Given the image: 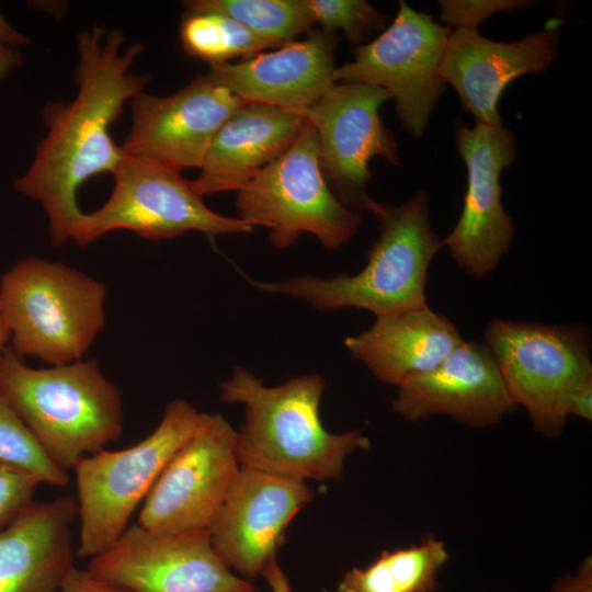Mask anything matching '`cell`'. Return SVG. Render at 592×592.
<instances>
[{
    "label": "cell",
    "instance_id": "6da1fadb",
    "mask_svg": "<svg viewBox=\"0 0 592 592\" xmlns=\"http://www.w3.org/2000/svg\"><path fill=\"white\" fill-rule=\"evenodd\" d=\"M124 43L119 29L94 24L78 33L77 94L67 103L45 104L42 119L46 135L27 170L14 181V191L43 206L55 247L70 239L82 213L77 203L79 187L94 175L114 172L123 150L110 128L127 101L145 91L151 80L149 73L130 69L144 45L135 42L123 48Z\"/></svg>",
    "mask_w": 592,
    "mask_h": 592
},
{
    "label": "cell",
    "instance_id": "7a4b0ae2",
    "mask_svg": "<svg viewBox=\"0 0 592 592\" xmlns=\"http://www.w3.org/2000/svg\"><path fill=\"white\" fill-rule=\"evenodd\" d=\"M325 380L316 374L293 377L266 387L243 367L220 383L226 402L246 407L237 432V456L241 467L305 481L341 477L349 455L369 447L361 430L330 433L322 424L319 406Z\"/></svg>",
    "mask_w": 592,
    "mask_h": 592
},
{
    "label": "cell",
    "instance_id": "3957f363",
    "mask_svg": "<svg viewBox=\"0 0 592 592\" xmlns=\"http://www.w3.org/2000/svg\"><path fill=\"white\" fill-rule=\"evenodd\" d=\"M371 212L379 236L357 274L249 283L264 292L301 298L319 311L354 307L383 317L428 306V272L442 240L432 230L425 193L418 192L400 205L375 201Z\"/></svg>",
    "mask_w": 592,
    "mask_h": 592
},
{
    "label": "cell",
    "instance_id": "277c9868",
    "mask_svg": "<svg viewBox=\"0 0 592 592\" xmlns=\"http://www.w3.org/2000/svg\"><path fill=\"white\" fill-rule=\"evenodd\" d=\"M0 395L64 471L122 433L119 391L94 360L32 368L7 348L0 358Z\"/></svg>",
    "mask_w": 592,
    "mask_h": 592
},
{
    "label": "cell",
    "instance_id": "5b68a950",
    "mask_svg": "<svg viewBox=\"0 0 592 592\" xmlns=\"http://www.w3.org/2000/svg\"><path fill=\"white\" fill-rule=\"evenodd\" d=\"M105 285L62 262L19 260L0 281V304L20 356L49 365L81 360L105 325Z\"/></svg>",
    "mask_w": 592,
    "mask_h": 592
},
{
    "label": "cell",
    "instance_id": "8992f818",
    "mask_svg": "<svg viewBox=\"0 0 592 592\" xmlns=\"http://www.w3.org/2000/svg\"><path fill=\"white\" fill-rule=\"evenodd\" d=\"M201 413L185 400H173L143 441L119 451L103 448L77 463L79 557H95L123 535L167 463L197 428Z\"/></svg>",
    "mask_w": 592,
    "mask_h": 592
},
{
    "label": "cell",
    "instance_id": "52a82bcc",
    "mask_svg": "<svg viewBox=\"0 0 592 592\" xmlns=\"http://www.w3.org/2000/svg\"><path fill=\"white\" fill-rule=\"evenodd\" d=\"M483 344L506 390L526 409L535 431L559 436L577 388L592 377L591 339L582 325L490 320Z\"/></svg>",
    "mask_w": 592,
    "mask_h": 592
},
{
    "label": "cell",
    "instance_id": "ba28073f",
    "mask_svg": "<svg viewBox=\"0 0 592 592\" xmlns=\"http://www.w3.org/2000/svg\"><path fill=\"white\" fill-rule=\"evenodd\" d=\"M236 207L238 218L270 229L277 248L308 232L334 250L361 226V215L330 190L319 163L317 135L307 119L288 149L238 191Z\"/></svg>",
    "mask_w": 592,
    "mask_h": 592
},
{
    "label": "cell",
    "instance_id": "9c48e42d",
    "mask_svg": "<svg viewBox=\"0 0 592 592\" xmlns=\"http://www.w3.org/2000/svg\"><path fill=\"white\" fill-rule=\"evenodd\" d=\"M109 200L96 210L81 213L70 239L84 247L114 230H129L148 240L200 231L207 236L250 232L238 217L208 208L181 171L147 158L125 153L114 172Z\"/></svg>",
    "mask_w": 592,
    "mask_h": 592
},
{
    "label": "cell",
    "instance_id": "30bf717a",
    "mask_svg": "<svg viewBox=\"0 0 592 592\" xmlns=\"http://www.w3.org/2000/svg\"><path fill=\"white\" fill-rule=\"evenodd\" d=\"M449 34L432 15L399 1L394 21L375 39L355 47L353 59L335 68L334 81L385 89L403 128L422 137L445 87L440 67Z\"/></svg>",
    "mask_w": 592,
    "mask_h": 592
},
{
    "label": "cell",
    "instance_id": "8fae6325",
    "mask_svg": "<svg viewBox=\"0 0 592 592\" xmlns=\"http://www.w3.org/2000/svg\"><path fill=\"white\" fill-rule=\"evenodd\" d=\"M390 99L388 91L376 86L335 82L300 113L315 128L319 163L330 190L358 214L371 212L375 203L367 193L369 161L382 157L399 164L395 136L379 114Z\"/></svg>",
    "mask_w": 592,
    "mask_h": 592
},
{
    "label": "cell",
    "instance_id": "7c38bea8",
    "mask_svg": "<svg viewBox=\"0 0 592 592\" xmlns=\"http://www.w3.org/2000/svg\"><path fill=\"white\" fill-rule=\"evenodd\" d=\"M240 467L237 432L221 414L202 412L144 500L137 524L164 534L207 530Z\"/></svg>",
    "mask_w": 592,
    "mask_h": 592
},
{
    "label": "cell",
    "instance_id": "4fadbf2b",
    "mask_svg": "<svg viewBox=\"0 0 592 592\" xmlns=\"http://www.w3.org/2000/svg\"><path fill=\"white\" fill-rule=\"evenodd\" d=\"M87 570L132 592H259L223 562L207 530L164 534L129 526Z\"/></svg>",
    "mask_w": 592,
    "mask_h": 592
},
{
    "label": "cell",
    "instance_id": "5bb4252c",
    "mask_svg": "<svg viewBox=\"0 0 592 592\" xmlns=\"http://www.w3.org/2000/svg\"><path fill=\"white\" fill-rule=\"evenodd\" d=\"M455 140L467 168V189L460 216L442 247L466 273L481 278L498 267L514 237L502 204L501 174L516 158V139L503 125L467 127L458 122Z\"/></svg>",
    "mask_w": 592,
    "mask_h": 592
},
{
    "label": "cell",
    "instance_id": "9a60e30c",
    "mask_svg": "<svg viewBox=\"0 0 592 592\" xmlns=\"http://www.w3.org/2000/svg\"><path fill=\"white\" fill-rule=\"evenodd\" d=\"M247 103L206 73L164 96L143 91L130 101L132 126L121 149L179 171L200 169L218 129Z\"/></svg>",
    "mask_w": 592,
    "mask_h": 592
},
{
    "label": "cell",
    "instance_id": "2e32d148",
    "mask_svg": "<svg viewBox=\"0 0 592 592\" xmlns=\"http://www.w3.org/2000/svg\"><path fill=\"white\" fill-rule=\"evenodd\" d=\"M312 498L304 481L240 467L207 528L214 550L246 578L262 574L289 523Z\"/></svg>",
    "mask_w": 592,
    "mask_h": 592
},
{
    "label": "cell",
    "instance_id": "e0dca14e",
    "mask_svg": "<svg viewBox=\"0 0 592 592\" xmlns=\"http://www.w3.org/2000/svg\"><path fill=\"white\" fill-rule=\"evenodd\" d=\"M559 43L555 26L508 43L483 37L477 29H456L449 34L440 73L477 123L499 126L498 102L504 89L519 77L549 68L558 58Z\"/></svg>",
    "mask_w": 592,
    "mask_h": 592
},
{
    "label": "cell",
    "instance_id": "ac0fdd59",
    "mask_svg": "<svg viewBox=\"0 0 592 592\" xmlns=\"http://www.w3.org/2000/svg\"><path fill=\"white\" fill-rule=\"evenodd\" d=\"M515 408L487 346L465 340L437 366L401 383L392 401L410 422L444 414L475 428L493 425Z\"/></svg>",
    "mask_w": 592,
    "mask_h": 592
},
{
    "label": "cell",
    "instance_id": "d6986e66",
    "mask_svg": "<svg viewBox=\"0 0 592 592\" xmlns=\"http://www.w3.org/2000/svg\"><path fill=\"white\" fill-rule=\"evenodd\" d=\"M339 37L311 29L301 41L238 62L212 65L206 76L242 100L301 113L335 84Z\"/></svg>",
    "mask_w": 592,
    "mask_h": 592
},
{
    "label": "cell",
    "instance_id": "ffe728a7",
    "mask_svg": "<svg viewBox=\"0 0 592 592\" xmlns=\"http://www.w3.org/2000/svg\"><path fill=\"white\" fill-rule=\"evenodd\" d=\"M71 496L34 501L0 531V592H58L76 569L71 525L78 517Z\"/></svg>",
    "mask_w": 592,
    "mask_h": 592
},
{
    "label": "cell",
    "instance_id": "44dd1931",
    "mask_svg": "<svg viewBox=\"0 0 592 592\" xmlns=\"http://www.w3.org/2000/svg\"><path fill=\"white\" fill-rule=\"evenodd\" d=\"M306 118L297 112L247 103L214 136L193 185L200 195L239 191L297 138Z\"/></svg>",
    "mask_w": 592,
    "mask_h": 592
},
{
    "label": "cell",
    "instance_id": "7402d4cb",
    "mask_svg": "<svg viewBox=\"0 0 592 592\" xmlns=\"http://www.w3.org/2000/svg\"><path fill=\"white\" fill-rule=\"evenodd\" d=\"M463 340L449 319L424 306L376 317L369 329L345 338L344 345L378 380L398 387L437 366Z\"/></svg>",
    "mask_w": 592,
    "mask_h": 592
},
{
    "label": "cell",
    "instance_id": "603a6c76",
    "mask_svg": "<svg viewBox=\"0 0 592 592\" xmlns=\"http://www.w3.org/2000/svg\"><path fill=\"white\" fill-rule=\"evenodd\" d=\"M448 560L446 545L434 536L406 548L383 550L365 568H352L339 592H434L439 573Z\"/></svg>",
    "mask_w": 592,
    "mask_h": 592
},
{
    "label": "cell",
    "instance_id": "cb8c5ba5",
    "mask_svg": "<svg viewBox=\"0 0 592 592\" xmlns=\"http://www.w3.org/2000/svg\"><path fill=\"white\" fill-rule=\"evenodd\" d=\"M179 36L189 56L209 62L210 66L226 64L239 56L247 58L265 48L280 46L228 16L208 11H185Z\"/></svg>",
    "mask_w": 592,
    "mask_h": 592
},
{
    "label": "cell",
    "instance_id": "d4e9b609",
    "mask_svg": "<svg viewBox=\"0 0 592 592\" xmlns=\"http://www.w3.org/2000/svg\"><path fill=\"white\" fill-rule=\"evenodd\" d=\"M186 11L228 16L280 46L308 33L314 25L306 0H192Z\"/></svg>",
    "mask_w": 592,
    "mask_h": 592
},
{
    "label": "cell",
    "instance_id": "484cf974",
    "mask_svg": "<svg viewBox=\"0 0 592 592\" xmlns=\"http://www.w3.org/2000/svg\"><path fill=\"white\" fill-rule=\"evenodd\" d=\"M0 463L33 476L39 483L64 487L67 471L45 453L16 411L0 395Z\"/></svg>",
    "mask_w": 592,
    "mask_h": 592
},
{
    "label": "cell",
    "instance_id": "4316f807",
    "mask_svg": "<svg viewBox=\"0 0 592 592\" xmlns=\"http://www.w3.org/2000/svg\"><path fill=\"white\" fill-rule=\"evenodd\" d=\"M314 24L334 33L340 30L351 43L362 45L374 31L383 30L387 16L364 0H306Z\"/></svg>",
    "mask_w": 592,
    "mask_h": 592
},
{
    "label": "cell",
    "instance_id": "83f0119b",
    "mask_svg": "<svg viewBox=\"0 0 592 592\" xmlns=\"http://www.w3.org/2000/svg\"><path fill=\"white\" fill-rule=\"evenodd\" d=\"M527 0H440V21L456 29H477V25L498 13H509L533 5Z\"/></svg>",
    "mask_w": 592,
    "mask_h": 592
},
{
    "label": "cell",
    "instance_id": "f1b7e54d",
    "mask_svg": "<svg viewBox=\"0 0 592 592\" xmlns=\"http://www.w3.org/2000/svg\"><path fill=\"white\" fill-rule=\"evenodd\" d=\"M38 483L33 476L0 463V531L35 501Z\"/></svg>",
    "mask_w": 592,
    "mask_h": 592
},
{
    "label": "cell",
    "instance_id": "f546056e",
    "mask_svg": "<svg viewBox=\"0 0 592 592\" xmlns=\"http://www.w3.org/2000/svg\"><path fill=\"white\" fill-rule=\"evenodd\" d=\"M58 592H132L92 576L87 569H75Z\"/></svg>",
    "mask_w": 592,
    "mask_h": 592
},
{
    "label": "cell",
    "instance_id": "4dcf8cb0",
    "mask_svg": "<svg viewBox=\"0 0 592 592\" xmlns=\"http://www.w3.org/2000/svg\"><path fill=\"white\" fill-rule=\"evenodd\" d=\"M549 592H592V561L587 558L576 573L558 578Z\"/></svg>",
    "mask_w": 592,
    "mask_h": 592
},
{
    "label": "cell",
    "instance_id": "1f68e13d",
    "mask_svg": "<svg viewBox=\"0 0 592 592\" xmlns=\"http://www.w3.org/2000/svg\"><path fill=\"white\" fill-rule=\"evenodd\" d=\"M568 415L592 420V377L577 388L569 403Z\"/></svg>",
    "mask_w": 592,
    "mask_h": 592
},
{
    "label": "cell",
    "instance_id": "d6a6232c",
    "mask_svg": "<svg viewBox=\"0 0 592 592\" xmlns=\"http://www.w3.org/2000/svg\"><path fill=\"white\" fill-rule=\"evenodd\" d=\"M262 576L272 592H292L288 579L278 566L276 558L266 565Z\"/></svg>",
    "mask_w": 592,
    "mask_h": 592
},
{
    "label": "cell",
    "instance_id": "836d02e7",
    "mask_svg": "<svg viewBox=\"0 0 592 592\" xmlns=\"http://www.w3.org/2000/svg\"><path fill=\"white\" fill-rule=\"evenodd\" d=\"M0 43L14 49L31 44L29 37L16 31L0 12Z\"/></svg>",
    "mask_w": 592,
    "mask_h": 592
},
{
    "label": "cell",
    "instance_id": "e575fe53",
    "mask_svg": "<svg viewBox=\"0 0 592 592\" xmlns=\"http://www.w3.org/2000/svg\"><path fill=\"white\" fill-rule=\"evenodd\" d=\"M22 62L23 58L19 49L10 48L0 43V81L21 67Z\"/></svg>",
    "mask_w": 592,
    "mask_h": 592
},
{
    "label": "cell",
    "instance_id": "d590c367",
    "mask_svg": "<svg viewBox=\"0 0 592 592\" xmlns=\"http://www.w3.org/2000/svg\"><path fill=\"white\" fill-rule=\"evenodd\" d=\"M9 338H10V334H9V331L4 321V317H3V312H2V308L0 304V358L4 350L7 349L5 343Z\"/></svg>",
    "mask_w": 592,
    "mask_h": 592
}]
</instances>
